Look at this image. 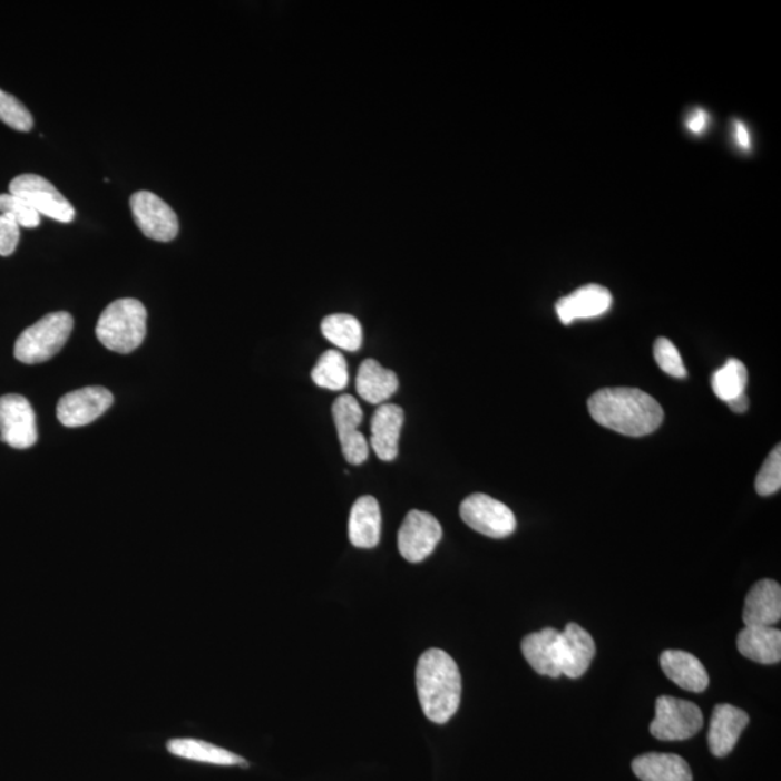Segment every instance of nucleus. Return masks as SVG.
Instances as JSON below:
<instances>
[{
	"label": "nucleus",
	"mask_w": 781,
	"mask_h": 781,
	"mask_svg": "<svg viewBox=\"0 0 781 781\" xmlns=\"http://www.w3.org/2000/svg\"><path fill=\"white\" fill-rule=\"evenodd\" d=\"M588 409L596 423L629 438L652 435L664 419L658 401L638 388H604L589 398Z\"/></svg>",
	"instance_id": "obj_1"
},
{
	"label": "nucleus",
	"mask_w": 781,
	"mask_h": 781,
	"mask_svg": "<svg viewBox=\"0 0 781 781\" xmlns=\"http://www.w3.org/2000/svg\"><path fill=\"white\" fill-rule=\"evenodd\" d=\"M421 710L435 724H446L459 710L462 676L458 664L440 648L421 654L416 671Z\"/></svg>",
	"instance_id": "obj_2"
},
{
	"label": "nucleus",
	"mask_w": 781,
	"mask_h": 781,
	"mask_svg": "<svg viewBox=\"0 0 781 781\" xmlns=\"http://www.w3.org/2000/svg\"><path fill=\"white\" fill-rule=\"evenodd\" d=\"M147 318V309L139 300H116L100 314L96 336L109 351L128 355L145 341Z\"/></svg>",
	"instance_id": "obj_3"
},
{
	"label": "nucleus",
	"mask_w": 781,
	"mask_h": 781,
	"mask_svg": "<svg viewBox=\"0 0 781 781\" xmlns=\"http://www.w3.org/2000/svg\"><path fill=\"white\" fill-rule=\"evenodd\" d=\"M75 319L67 312L43 315L31 328L23 330L14 343V358L27 365H37L55 358L69 341Z\"/></svg>",
	"instance_id": "obj_4"
},
{
	"label": "nucleus",
	"mask_w": 781,
	"mask_h": 781,
	"mask_svg": "<svg viewBox=\"0 0 781 781\" xmlns=\"http://www.w3.org/2000/svg\"><path fill=\"white\" fill-rule=\"evenodd\" d=\"M703 728V713L695 703L660 696L650 732L660 741H686Z\"/></svg>",
	"instance_id": "obj_5"
},
{
	"label": "nucleus",
	"mask_w": 781,
	"mask_h": 781,
	"mask_svg": "<svg viewBox=\"0 0 781 781\" xmlns=\"http://www.w3.org/2000/svg\"><path fill=\"white\" fill-rule=\"evenodd\" d=\"M460 517L472 530L491 538H506L517 528L511 509L485 494L469 495L460 504Z\"/></svg>",
	"instance_id": "obj_6"
},
{
	"label": "nucleus",
	"mask_w": 781,
	"mask_h": 781,
	"mask_svg": "<svg viewBox=\"0 0 781 781\" xmlns=\"http://www.w3.org/2000/svg\"><path fill=\"white\" fill-rule=\"evenodd\" d=\"M9 192L13 196L23 198L40 213V216H47L60 223L75 221L76 211L71 203L47 178L37 174H22L14 177L9 184Z\"/></svg>",
	"instance_id": "obj_7"
},
{
	"label": "nucleus",
	"mask_w": 781,
	"mask_h": 781,
	"mask_svg": "<svg viewBox=\"0 0 781 781\" xmlns=\"http://www.w3.org/2000/svg\"><path fill=\"white\" fill-rule=\"evenodd\" d=\"M130 211L140 232L149 240L172 242L176 240L179 223L176 212L152 192H138L130 197Z\"/></svg>",
	"instance_id": "obj_8"
},
{
	"label": "nucleus",
	"mask_w": 781,
	"mask_h": 781,
	"mask_svg": "<svg viewBox=\"0 0 781 781\" xmlns=\"http://www.w3.org/2000/svg\"><path fill=\"white\" fill-rule=\"evenodd\" d=\"M0 440L13 449H29L37 443V417L26 397H0Z\"/></svg>",
	"instance_id": "obj_9"
},
{
	"label": "nucleus",
	"mask_w": 781,
	"mask_h": 781,
	"mask_svg": "<svg viewBox=\"0 0 781 781\" xmlns=\"http://www.w3.org/2000/svg\"><path fill=\"white\" fill-rule=\"evenodd\" d=\"M443 530L429 512L412 509L398 531V550L407 562L420 563L438 547Z\"/></svg>",
	"instance_id": "obj_10"
},
{
	"label": "nucleus",
	"mask_w": 781,
	"mask_h": 781,
	"mask_svg": "<svg viewBox=\"0 0 781 781\" xmlns=\"http://www.w3.org/2000/svg\"><path fill=\"white\" fill-rule=\"evenodd\" d=\"M114 404V396L104 387H87L69 392L57 406V419L62 426L82 427L94 423Z\"/></svg>",
	"instance_id": "obj_11"
},
{
	"label": "nucleus",
	"mask_w": 781,
	"mask_h": 781,
	"mask_svg": "<svg viewBox=\"0 0 781 781\" xmlns=\"http://www.w3.org/2000/svg\"><path fill=\"white\" fill-rule=\"evenodd\" d=\"M332 412L344 459L351 465L367 462L370 448L365 436L358 430L363 419L359 402L352 396H341L333 402Z\"/></svg>",
	"instance_id": "obj_12"
},
{
	"label": "nucleus",
	"mask_w": 781,
	"mask_h": 781,
	"mask_svg": "<svg viewBox=\"0 0 781 781\" xmlns=\"http://www.w3.org/2000/svg\"><path fill=\"white\" fill-rule=\"evenodd\" d=\"M750 724L749 713L730 703L716 705L712 712L707 745L715 756H726L732 753L742 732Z\"/></svg>",
	"instance_id": "obj_13"
},
{
	"label": "nucleus",
	"mask_w": 781,
	"mask_h": 781,
	"mask_svg": "<svg viewBox=\"0 0 781 781\" xmlns=\"http://www.w3.org/2000/svg\"><path fill=\"white\" fill-rule=\"evenodd\" d=\"M613 305V294L598 284H588L565 295L556 304V313L563 324L575 320L594 319L605 314Z\"/></svg>",
	"instance_id": "obj_14"
},
{
	"label": "nucleus",
	"mask_w": 781,
	"mask_h": 781,
	"mask_svg": "<svg viewBox=\"0 0 781 781\" xmlns=\"http://www.w3.org/2000/svg\"><path fill=\"white\" fill-rule=\"evenodd\" d=\"M781 618V588L778 582L763 579L756 582L745 598V627H774Z\"/></svg>",
	"instance_id": "obj_15"
},
{
	"label": "nucleus",
	"mask_w": 781,
	"mask_h": 781,
	"mask_svg": "<svg viewBox=\"0 0 781 781\" xmlns=\"http://www.w3.org/2000/svg\"><path fill=\"white\" fill-rule=\"evenodd\" d=\"M596 653L595 642L588 631L575 623L566 625L560 633L562 674L570 679L584 676Z\"/></svg>",
	"instance_id": "obj_16"
},
{
	"label": "nucleus",
	"mask_w": 781,
	"mask_h": 781,
	"mask_svg": "<svg viewBox=\"0 0 781 781\" xmlns=\"http://www.w3.org/2000/svg\"><path fill=\"white\" fill-rule=\"evenodd\" d=\"M521 652L527 663L541 676L557 679L560 668V631L545 628L528 634L521 643Z\"/></svg>",
	"instance_id": "obj_17"
},
{
	"label": "nucleus",
	"mask_w": 781,
	"mask_h": 781,
	"mask_svg": "<svg viewBox=\"0 0 781 781\" xmlns=\"http://www.w3.org/2000/svg\"><path fill=\"white\" fill-rule=\"evenodd\" d=\"M404 424V411L397 404H381L371 421V446L378 458L392 462L398 456V441Z\"/></svg>",
	"instance_id": "obj_18"
},
{
	"label": "nucleus",
	"mask_w": 781,
	"mask_h": 781,
	"mask_svg": "<svg viewBox=\"0 0 781 781\" xmlns=\"http://www.w3.org/2000/svg\"><path fill=\"white\" fill-rule=\"evenodd\" d=\"M664 674L683 691L702 693L710 686V676L701 660L682 650H666L660 656Z\"/></svg>",
	"instance_id": "obj_19"
},
{
	"label": "nucleus",
	"mask_w": 781,
	"mask_h": 781,
	"mask_svg": "<svg viewBox=\"0 0 781 781\" xmlns=\"http://www.w3.org/2000/svg\"><path fill=\"white\" fill-rule=\"evenodd\" d=\"M381 538L380 504L371 495L357 499L349 517V540L358 548H373Z\"/></svg>",
	"instance_id": "obj_20"
},
{
	"label": "nucleus",
	"mask_w": 781,
	"mask_h": 781,
	"mask_svg": "<svg viewBox=\"0 0 781 781\" xmlns=\"http://www.w3.org/2000/svg\"><path fill=\"white\" fill-rule=\"evenodd\" d=\"M355 385L359 397L370 404H384L398 390V377L375 359H367L359 367Z\"/></svg>",
	"instance_id": "obj_21"
},
{
	"label": "nucleus",
	"mask_w": 781,
	"mask_h": 781,
	"mask_svg": "<svg viewBox=\"0 0 781 781\" xmlns=\"http://www.w3.org/2000/svg\"><path fill=\"white\" fill-rule=\"evenodd\" d=\"M634 774L642 781H692L691 768L681 755L648 753L633 761Z\"/></svg>",
	"instance_id": "obj_22"
},
{
	"label": "nucleus",
	"mask_w": 781,
	"mask_h": 781,
	"mask_svg": "<svg viewBox=\"0 0 781 781\" xmlns=\"http://www.w3.org/2000/svg\"><path fill=\"white\" fill-rule=\"evenodd\" d=\"M736 647L742 656L760 664L781 660V633L775 627H745L740 631Z\"/></svg>",
	"instance_id": "obj_23"
},
{
	"label": "nucleus",
	"mask_w": 781,
	"mask_h": 781,
	"mask_svg": "<svg viewBox=\"0 0 781 781\" xmlns=\"http://www.w3.org/2000/svg\"><path fill=\"white\" fill-rule=\"evenodd\" d=\"M167 750L173 755L179 759L198 761V763H207L215 765H242L247 768L245 759L241 755L232 753L221 746L213 745L211 742L194 740V739H174L168 741Z\"/></svg>",
	"instance_id": "obj_24"
},
{
	"label": "nucleus",
	"mask_w": 781,
	"mask_h": 781,
	"mask_svg": "<svg viewBox=\"0 0 781 781\" xmlns=\"http://www.w3.org/2000/svg\"><path fill=\"white\" fill-rule=\"evenodd\" d=\"M322 333L329 342L336 344L343 351L357 352L362 346V326L353 315H328L322 322Z\"/></svg>",
	"instance_id": "obj_25"
},
{
	"label": "nucleus",
	"mask_w": 781,
	"mask_h": 781,
	"mask_svg": "<svg viewBox=\"0 0 781 781\" xmlns=\"http://www.w3.org/2000/svg\"><path fill=\"white\" fill-rule=\"evenodd\" d=\"M315 385L330 391H342L348 387L349 371L346 359L338 351L324 352L312 371Z\"/></svg>",
	"instance_id": "obj_26"
},
{
	"label": "nucleus",
	"mask_w": 781,
	"mask_h": 781,
	"mask_svg": "<svg viewBox=\"0 0 781 781\" xmlns=\"http://www.w3.org/2000/svg\"><path fill=\"white\" fill-rule=\"evenodd\" d=\"M749 372L739 359H728L724 367L712 375V388L720 400L730 402L745 394Z\"/></svg>",
	"instance_id": "obj_27"
},
{
	"label": "nucleus",
	"mask_w": 781,
	"mask_h": 781,
	"mask_svg": "<svg viewBox=\"0 0 781 781\" xmlns=\"http://www.w3.org/2000/svg\"><path fill=\"white\" fill-rule=\"evenodd\" d=\"M0 120L19 133H29L33 128L31 111L17 97L0 90Z\"/></svg>",
	"instance_id": "obj_28"
},
{
	"label": "nucleus",
	"mask_w": 781,
	"mask_h": 781,
	"mask_svg": "<svg viewBox=\"0 0 781 781\" xmlns=\"http://www.w3.org/2000/svg\"><path fill=\"white\" fill-rule=\"evenodd\" d=\"M0 213L12 217L19 226L28 230L40 226L41 223L40 213L23 198L13 196L11 193L0 194Z\"/></svg>",
	"instance_id": "obj_29"
},
{
	"label": "nucleus",
	"mask_w": 781,
	"mask_h": 781,
	"mask_svg": "<svg viewBox=\"0 0 781 781\" xmlns=\"http://www.w3.org/2000/svg\"><path fill=\"white\" fill-rule=\"evenodd\" d=\"M781 488V449L780 445L775 446L771 453L765 459L755 479L756 494L761 497H769L779 492Z\"/></svg>",
	"instance_id": "obj_30"
},
{
	"label": "nucleus",
	"mask_w": 781,
	"mask_h": 781,
	"mask_svg": "<svg viewBox=\"0 0 781 781\" xmlns=\"http://www.w3.org/2000/svg\"><path fill=\"white\" fill-rule=\"evenodd\" d=\"M654 359L660 370L674 378H685L686 368L683 365L681 353L666 338L657 339L654 343Z\"/></svg>",
	"instance_id": "obj_31"
},
{
	"label": "nucleus",
	"mask_w": 781,
	"mask_h": 781,
	"mask_svg": "<svg viewBox=\"0 0 781 781\" xmlns=\"http://www.w3.org/2000/svg\"><path fill=\"white\" fill-rule=\"evenodd\" d=\"M21 237V226L8 215H0V256L12 255Z\"/></svg>",
	"instance_id": "obj_32"
},
{
	"label": "nucleus",
	"mask_w": 781,
	"mask_h": 781,
	"mask_svg": "<svg viewBox=\"0 0 781 781\" xmlns=\"http://www.w3.org/2000/svg\"><path fill=\"white\" fill-rule=\"evenodd\" d=\"M707 123H710V116L703 109H695L689 114L686 118V128L691 133L700 135L706 129Z\"/></svg>",
	"instance_id": "obj_33"
},
{
	"label": "nucleus",
	"mask_w": 781,
	"mask_h": 781,
	"mask_svg": "<svg viewBox=\"0 0 781 781\" xmlns=\"http://www.w3.org/2000/svg\"><path fill=\"white\" fill-rule=\"evenodd\" d=\"M732 133H734L735 143L739 145L742 152H750L751 137L744 123H741V120H735L734 130H732Z\"/></svg>",
	"instance_id": "obj_34"
},
{
	"label": "nucleus",
	"mask_w": 781,
	"mask_h": 781,
	"mask_svg": "<svg viewBox=\"0 0 781 781\" xmlns=\"http://www.w3.org/2000/svg\"><path fill=\"white\" fill-rule=\"evenodd\" d=\"M728 406L731 407L732 411L745 412L746 410H749L750 407L749 397L742 394L739 398H735V400L728 402Z\"/></svg>",
	"instance_id": "obj_35"
}]
</instances>
